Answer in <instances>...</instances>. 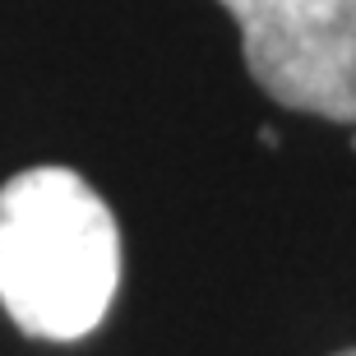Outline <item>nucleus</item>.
Masks as SVG:
<instances>
[{
    "mask_svg": "<svg viewBox=\"0 0 356 356\" xmlns=\"http://www.w3.org/2000/svg\"><path fill=\"white\" fill-rule=\"evenodd\" d=\"M120 282V232L102 195L70 167H33L0 190V305L47 343L102 324Z\"/></svg>",
    "mask_w": 356,
    "mask_h": 356,
    "instance_id": "nucleus-1",
    "label": "nucleus"
},
{
    "mask_svg": "<svg viewBox=\"0 0 356 356\" xmlns=\"http://www.w3.org/2000/svg\"><path fill=\"white\" fill-rule=\"evenodd\" d=\"M338 356H356V347H352V352H338Z\"/></svg>",
    "mask_w": 356,
    "mask_h": 356,
    "instance_id": "nucleus-3",
    "label": "nucleus"
},
{
    "mask_svg": "<svg viewBox=\"0 0 356 356\" xmlns=\"http://www.w3.org/2000/svg\"><path fill=\"white\" fill-rule=\"evenodd\" d=\"M254 83L287 111L356 125V0H218Z\"/></svg>",
    "mask_w": 356,
    "mask_h": 356,
    "instance_id": "nucleus-2",
    "label": "nucleus"
}]
</instances>
